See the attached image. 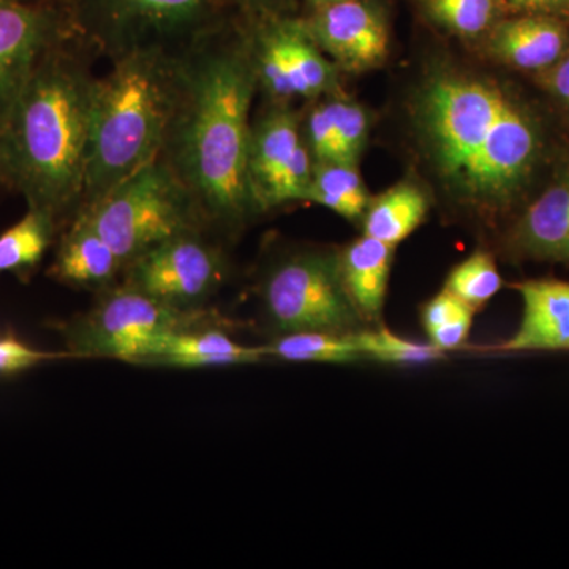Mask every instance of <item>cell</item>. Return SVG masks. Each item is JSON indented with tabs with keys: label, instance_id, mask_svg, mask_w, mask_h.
Wrapping results in <instances>:
<instances>
[{
	"label": "cell",
	"instance_id": "29",
	"mask_svg": "<svg viewBox=\"0 0 569 569\" xmlns=\"http://www.w3.org/2000/svg\"><path fill=\"white\" fill-rule=\"evenodd\" d=\"M50 358H52L51 355L32 350L31 347L24 346L13 337L0 339V376H10V373L31 369Z\"/></svg>",
	"mask_w": 569,
	"mask_h": 569
},
{
	"label": "cell",
	"instance_id": "2",
	"mask_svg": "<svg viewBox=\"0 0 569 569\" xmlns=\"http://www.w3.org/2000/svg\"><path fill=\"white\" fill-rule=\"evenodd\" d=\"M257 89L247 37L227 41L213 31L182 50L181 99L162 156L217 219L254 208L247 160Z\"/></svg>",
	"mask_w": 569,
	"mask_h": 569
},
{
	"label": "cell",
	"instance_id": "20",
	"mask_svg": "<svg viewBox=\"0 0 569 569\" xmlns=\"http://www.w3.org/2000/svg\"><path fill=\"white\" fill-rule=\"evenodd\" d=\"M427 209L429 201L417 183H397L367 206L365 234L396 247L425 222Z\"/></svg>",
	"mask_w": 569,
	"mask_h": 569
},
{
	"label": "cell",
	"instance_id": "23",
	"mask_svg": "<svg viewBox=\"0 0 569 569\" xmlns=\"http://www.w3.org/2000/svg\"><path fill=\"white\" fill-rule=\"evenodd\" d=\"M269 358L293 362H328L348 365L362 359L350 335L326 331L290 332L266 346Z\"/></svg>",
	"mask_w": 569,
	"mask_h": 569
},
{
	"label": "cell",
	"instance_id": "9",
	"mask_svg": "<svg viewBox=\"0 0 569 569\" xmlns=\"http://www.w3.org/2000/svg\"><path fill=\"white\" fill-rule=\"evenodd\" d=\"M181 307L164 305L127 284L112 291L77 332V348L88 355L142 362L153 348L186 325Z\"/></svg>",
	"mask_w": 569,
	"mask_h": 569
},
{
	"label": "cell",
	"instance_id": "28",
	"mask_svg": "<svg viewBox=\"0 0 569 569\" xmlns=\"http://www.w3.org/2000/svg\"><path fill=\"white\" fill-rule=\"evenodd\" d=\"M325 102L335 123L339 163L356 164L369 138V116L361 104L347 97L326 96Z\"/></svg>",
	"mask_w": 569,
	"mask_h": 569
},
{
	"label": "cell",
	"instance_id": "15",
	"mask_svg": "<svg viewBox=\"0 0 569 569\" xmlns=\"http://www.w3.org/2000/svg\"><path fill=\"white\" fill-rule=\"evenodd\" d=\"M567 40L560 20L538 14L498 20L488 32L490 54L520 70H548L563 56Z\"/></svg>",
	"mask_w": 569,
	"mask_h": 569
},
{
	"label": "cell",
	"instance_id": "7",
	"mask_svg": "<svg viewBox=\"0 0 569 569\" xmlns=\"http://www.w3.org/2000/svg\"><path fill=\"white\" fill-rule=\"evenodd\" d=\"M264 302L272 323L284 335H350L361 320L343 284L339 254L302 253L283 261L266 280Z\"/></svg>",
	"mask_w": 569,
	"mask_h": 569
},
{
	"label": "cell",
	"instance_id": "4",
	"mask_svg": "<svg viewBox=\"0 0 569 569\" xmlns=\"http://www.w3.org/2000/svg\"><path fill=\"white\" fill-rule=\"evenodd\" d=\"M96 78L82 208L162 157L182 89V51L141 48Z\"/></svg>",
	"mask_w": 569,
	"mask_h": 569
},
{
	"label": "cell",
	"instance_id": "16",
	"mask_svg": "<svg viewBox=\"0 0 569 569\" xmlns=\"http://www.w3.org/2000/svg\"><path fill=\"white\" fill-rule=\"evenodd\" d=\"M512 242L531 258L569 264V170L527 208Z\"/></svg>",
	"mask_w": 569,
	"mask_h": 569
},
{
	"label": "cell",
	"instance_id": "30",
	"mask_svg": "<svg viewBox=\"0 0 569 569\" xmlns=\"http://www.w3.org/2000/svg\"><path fill=\"white\" fill-rule=\"evenodd\" d=\"M501 9L518 14L569 20V0H500Z\"/></svg>",
	"mask_w": 569,
	"mask_h": 569
},
{
	"label": "cell",
	"instance_id": "12",
	"mask_svg": "<svg viewBox=\"0 0 569 569\" xmlns=\"http://www.w3.org/2000/svg\"><path fill=\"white\" fill-rule=\"evenodd\" d=\"M73 32L69 11L59 3L0 2V122L44 52Z\"/></svg>",
	"mask_w": 569,
	"mask_h": 569
},
{
	"label": "cell",
	"instance_id": "13",
	"mask_svg": "<svg viewBox=\"0 0 569 569\" xmlns=\"http://www.w3.org/2000/svg\"><path fill=\"white\" fill-rule=\"evenodd\" d=\"M305 24L318 48L340 69L366 71L388 58L387 17L372 0H340L318 7Z\"/></svg>",
	"mask_w": 569,
	"mask_h": 569
},
{
	"label": "cell",
	"instance_id": "22",
	"mask_svg": "<svg viewBox=\"0 0 569 569\" xmlns=\"http://www.w3.org/2000/svg\"><path fill=\"white\" fill-rule=\"evenodd\" d=\"M54 217L29 208L20 222L0 234V272H17L40 263L51 244Z\"/></svg>",
	"mask_w": 569,
	"mask_h": 569
},
{
	"label": "cell",
	"instance_id": "25",
	"mask_svg": "<svg viewBox=\"0 0 569 569\" xmlns=\"http://www.w3.org/2000/svg\"><path fill=\"white\" fill-rule=\"evenodd\" d=\"M475 312L477 310L443 288L422 309V325L429 342L441 351L462 346L470 335Z\"/></svg>",
	"mask_w": 569,
	"mask_h": 569
},
{
	"label": "cell",
	"instance_id": "3",
	"mask_svg": "<svg viewBox=\"0 0 569 569\" xmlns=\"http://www.w3.org/2000/svg\"><path fill=\"white\" fill-rule=\"evenodd\" d=\"M70 37L44 52L0 122V183L54 219L81 203L93 82Z\"/></svg>",
	"mask_w": 569,
	"mask_h": 569
},
{
	"label": "cell",
	"instance_id": "34",
	"mask_svg": "<svg viewBox=\"0 0 569 569\" xmlns=\"http://www.w3.org/2000/svg\"><path fill=\"white\" fill-rule=\"evenodd\" d=\"M310 3L312 9H318V7L329 6V3L340 2V0H307Z\"/></svg>",
	"mask_w": 569,
	"mask_h": 569
},
{
	"label": "cell",
	"instance_id": "31",
	"mask_svg": "<svg viewBox=\"0 0 569 569\" xmlns=\"http://www.w3.org/2000/svg\"><path fill=\"white\" fill-rule=\"evenodd\" d=\"M253 18L288 17L295 9L296 0H227Z\"/></svg>",
	"mask_w": 569,
	"mask_h": 569
},
{
	"label": "cell",
	"instance_id": "10",
	"mask_svg": "<svg viewBox=\"0 0 569 569\" xmlns=\"http://www.w3.org/2000/svg\"><path fill=\"white\" fill-rule=\"evenodd\" d=\"M313 167L301 118L293 110L277 104L252 126L247 178L254 208L307 201Z\"/></svg>",
	"mask_w": 569,
	"mask_h": 569
},
{
	"label": "cell",
	"instance_id": "14",
	"mask_svg": "<svg viewBox=\"0 0 569 569\" xmlns=\"http://www.w3.org/2000/svg\"><path fill=\"white\" fill-rule=\"evenodd\" d=\"M515 288L522 298V320L518 331L493 350H569V282L526 280Z\"/></svg>",
	"mask_w": 569,
	"mask_h": 569
},
{
	"label": "cell",
	"instance_id": "21",
	"mask_svg": "<svg viewBox=\"0 0 569 569\" xmlns=\"http://www.w3.org/2000/svg\"><path fill=\"white\" fill-rule=\"evenodd\" d=\"M307 201L325 206L348 220L361 219L370 203L355 163H316Z\"/></svg>",
	"mask_w": 569,
	"mask_h": 569
},
{
	"label": "cell",
	"instance_id": "19",
	"mask_svg": "<svg viewBox=\"0 0 569 569\" xmlns=\"http://www.w3.org/2000/svg\"><path fill=\"white\" fill-rule=\"evenodd\" d=\"M123 268L121 258L93 228L88 213L80 211L63 238L52 272L63 282L102 284Z\"/></svg>",
	"mask_w": 569,
	"mask_h": 569
},
{
	"label": "cell",
	"instance_id": "26",
	"mask_svg": "<svg viewBox=\"0 0 569 569\" xmlns=\"http://www.w3.org/2000/svg\"><path fill=\"white\" fill-rule=\"evenodd\" d=\"M351 337L362 358L373 359L385 365H427L445 358V351L438 350L432 343L403 339L388 328L355 331L351 332Z\"/></svg>",
	"mask_w": 569,
	"mask_h": 569
},
{
	"label": "cell",
	"instance_id": "32",
	"mask_svg": "<svg viewBox=\"0 0 569 569\" xmlns=\"http://www.w3.org/2000/svg\"><path fill=\"white\" fill-rule=\"evenodd\" d=\"M546 88L569 107V52L546 70Z\"/></svg>",
	"mask_w": 569,
	"mask_h": 569
},
{
	"label": "cell",
	"instance_id": "1",
	"mask_svg": "<svg viewBox=\"0 0 569 569\" xmlns=\"http://www.w3.org/2000/svg\"><path fill=\"white\" fill-rule=\"evenodd\" d=\"M415 121L440 181L481 209L509 203L538 160L533 118L486 78L456 70L430 74L415 100Z\"/></svg>",
	"mask_w": 569,
	"mask_h": 569
},
{
	"label": "cell",
	"instance_id": "11",
	"mask_svg": "<svg viewBox=\"0 0 569 569\" xmlns=\"http://www.w3.org/2000/svg\"><path fill=\"white\" fill-rule=\"evenodd\" d=\"M129 287L174 307L206 298L222 282V257L194 233L178 236L129 264Z\"/></svg>",
	"mask_w": 569,
	"mask_h": 569
},
{
	"label": "cell",
	"instance_id": "18",
	"mask_svg": "<svg viewBox=\"0 0 569 569\" xmlns=\"http://www.w3.org/2000/svg\"><path fill=\"white\" fill-rule=\"evenodd\" d=\"M269 358L266 347H247L219 331L173 332L142 362L173 367L254 365Z\"/></svg>",
	"mask_w": 569,
	"mask_h": 569
},
{
	"label": "cell",
	"instance_id": "5",
	"mask_svg": "<svg viewBox=\"0 0 569 569\" xmlns=\"http://www.w3.org/2000/svg\"><path fill=\"white\" fill-rule=\"evenodd\" d=\"M81 211L129 266L153 247L194 233L201 209L162 156Z\"/></svg>",
	"mask_w": 569,
	"mask_h": 569
},
{
	"label": "cell",
	"instance_id": "6",
	"mask_svg": "<svg viewBox=\"0 0 569 569\" xmlns=\"http://www.w3.org/2000/svg\"><path fill=\"white\" fill-rule=\"evenodd\" d=\"M227 0H67L74 31L112 59L141 48L182 51L217 31Z\"/></svg>",
	"mask_w": 569,
	"mask_h": 569
},
{
	"label": "cell",
	"instance_id": "24",
	"mask_svg": "<svg viewBox=\"0 0 569 569\" xmlns=\"http://www.w3.org/2000/svg\"><path fill=\"white\" fill-rule=\"evenodd\" d=\"M430 21L463 39L485 36L498 21L500 0H419Z\"/></svg>",
	"mask_w": 569,
	"mask_h": 569
},
{
	"label": "cell",
	"instance_id": "17",
	"mask_svg": "<svg viewBox=\"0 0 569 569\" xmlns=\"http://www.w3.org/2000/svg\"><path fill=\"white\" fill-rule=\"evenodd\" d=\"M395 249L365 234L339 254L343 284L361 318L377 320L383 310Z\"/></svg>",
	"mask_w": 569,
	"mask_h": 569
},
{
	"label": "cell",
	"instance_id": "27",
	"mask_svg": "<svg viewBox=\"0 0 569 569\" xmlns=\"http://www.w3.org/2000/svg\"><path fill=\"white\" fill-rule=\"evenodd\" d=\"M501 287L503 280L498 272L496 260L486 250H477L456 266L445 284L448 291L475 310L489 302Z\"/></svg>",
	"mask_w": 569,
	"mask_h": 569
},
{
	"label": "cell",
	"instance_id": "33",
	"mask_svg": "<svg viewBox=\"0 0 569 569\" xmlns=\"http://www.w3.org/2000/svg\"><path fill=\"white\" fill-rule=\"evenodd\" d=\"M0 2L22 3V6H41V3H59V0H0Z\"/></svg>",
	"mask_w": 569,
	"mask_h": 569
},
{
	"label": "cell",
	"instance_id": "8",
	"mask_svg": "<svg viewBox=\"0 0 569 569\" xmlns=\"http://www.w3.org/2000/svg\"><path fill=\"white\" fill-rule=\"evenodd\" d=\"M247 37L258 88L276 104L295 99L318 100L337 89V66L318 48L305 20L288 17L254 18Z\"/></svg>",
	"mask_w": 569,
	"mask_h": 569
}]
</instances>
